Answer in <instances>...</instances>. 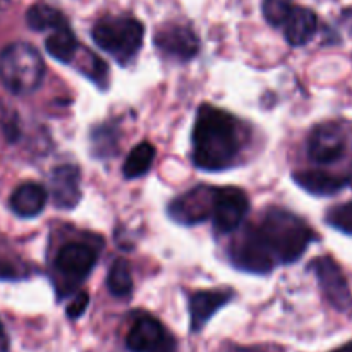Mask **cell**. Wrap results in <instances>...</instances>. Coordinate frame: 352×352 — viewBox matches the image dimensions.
Listing matches in <instances>:
<instances>
[{
    "mask_svg": "<svg viewBox=\"0 0 352 352\" xmlns=\"http://www.w3.org/2000/svg\"><path fill=\"white\" fill-rule=\"evenodd\" d=\"M296 184L301 186L305 191L318 196L336 195L346 186V181L342 177L329 174L323 170H302L294 174Z\"/></svg>",
    "mask_w": 352,
    "mask_h": 352,
    "instance_id": "17",
    "label": "cell"
},
{
    "mask_svg": "<svg viewBox=\"0 0 352 352\" xmlns=\"http://www.w3.org/2000/svg\"><path fill=\"white\" fill-rule=\"evenodd\" d=\"M91 38L96 47L112 55L119 64L127 65L140 52L144 28L129 16H105L93 26Z\"/></svg>",
    "mask_w": 352,
    "mask_h": 352,
    "instance_id": "4",
    "label": "cell"
},
{
    "mask_svg": "<svg viewBox=\"0 0 352 352\" xmlns=\"http://www.w3.org/2000/svg\"><path fill=\"white\" fill-rule=\"evenodd\" d=\"M0 336H2V325H0Z\"/></svg>",
    "mask_w": 352,
    "mask_h": 352,
    "instance_id": "29",
    "label": "cell"
},
{
    "mask_svg": "<svg viewBox=\"0 0 352 352\" xmlns=\"http://www.w3.org/2000/svg\"><path fill=\"white\" fill-rule=\"evenodd\" d=\"M241 151L236 120L226 110L201 105L192 127V162L206 172L232 167Z\"/></svg>",
    "mask_w": 352,
    "mask_h": 352,
    "instance_id": "1",
    "label": "cell"
},
{
    "mask_svg": "<svg viewBox=\"0 0 352 352\" xmlns=\"http://www.w3.org/2000/svg\"><path fill=\"white\" fill-rule=\"evenodd\" d=\"M52 198L57 208L72 210L81 201V172L76 165L62 164L52 170Z\"/></svg>",
    "mask_w": 352,
    "mask_h": 352,
    "instance_id": "11",
    "label": "cell"
},
{
    "mask_svg": "<svg viewBox=\"0 0 352 352\" xmlns=\"http://www.w3.org/2000/svg\"><path fill=\"white\" fill-rule=\"evenodd\" d=\"M155 45L162 54L177 60H191L199 50V40L195 31L184 24L170 23L162 26L155 34Z\"/></svg>",
    "mask_w": 352,
    "mask_h": 352,
    "instance_id": "9",
    "label": "cell"
},
{
    "mask_svg": "<svg viewBox=\"0 0 352 352\" xmlns=\"http://www.w3.org/2000/svg\"><path fill=\"white\" fill-rule=\"evenodd\" d=\"M45 62L40 52L26 41L10 43L0 52V79L14 95H30L40 88Z\"/></svg>",
    "mask_w": 352,
    "mask_h": 352,
    "instance_id": "3",
    "label": "cell"
},
{
    "mask_svg": "<svg viewBox=\"0 0 352 352\" xmlns=\"http://www.w3.org/2000/svg\"><path fill=\"white\" fill-rule=\"evenodd\" d=\"M47 189L38 182H24L10 196V210L17 217L33 219L43 212L47 205Z\"/></svg>",
    "mask_w": 352,
    "mask_h": 352,
    "instance_id": "15",
    "label": "cell"
},
{
    "mask_svg": "<svg viewBox=\"0 0 352 352\" xmlns=\"http://www.w3.org/2000/svg\"><path fill=\"white\" fill-rule=\"evenodd\" d=\"M316 14L306 7H294L289 14L287 21L284 23L285 40L292 47H301L306 45L316 33Z\"/></svg>",
    "mask_w": 352,
    "mask_h": 352,
    "instance_id": "16",
    "label": "cell"
},
{
    "mask_svg": "<svg viewBox=\"0 0 352 352\" xmlns=\"http://www.w3.org/2000/svg\"><path fill=\"white\" fill-rule=\"evenodd\" d=\"M155 146L148 141H143V143L136 144V146L131 150V153L127 155L126 164L122 167V174L126 179H138L143 177L148 170L151 168L155 160Z\"/></svg>",
    "mask_w": 352,
    "mask_h": 352,
    "instance_id": "20",
    "label": "cell"
},
{
    "mask_svg": "<svg viewBox=\"0 0 352 352\" xmlns=\"http://www.w3.org/2000/svg\"><path fill=\"white\" fill-rule=\"evenodd\" d=\"M250 210L248 196L239 188H219L213 198V227L217 232H234Z\"/></svg>",
    "mask_w": 352,
    "mask_h": 352,
    "instance_id": "6",
    "label": "cell"
},
{
    "mask_svg": "<svg viewBox=\"0 0 352 352\" xmlns=\"http://www.w3.org/2000/svg\"><path fill=\"white\" fill-rule=\"evenodd\" d=\"M107 287L110 294L120 299H126L133 294V274L126 260L113 261L109 270V277H107Z\"/></svg>",
    "mask_w": 352,
    "mask_h": 352,
    "instance_id": "21",
    "label": "cell"
},
{
    "mask_svg": "<svg viewBox=\"0 0 352 352\" xmlns=\"http://www.w3.org/2000/svg\"><path fill=\"white\" fill-rule=\"evenodd\" d=\"M45 48L55 60L62 62V64H71L78 55L79 45L71 26L65 24V26L52 31V34L45 41Z\"/></svg>",
    "mask_w": 352,
    "mask_h": 352,
    "instance_id": "18",
    "label": "cell"
},
{
    "mask_svg": "<svg viewBox=\"0 0 352 352\" xmlns=\"http://www.w3.org/2000/svg\"><path fill=\"white\" fill-rule=\"evenodd\" d=\"M26 23L31 30L34 31H45V30H58V28L65 26L67 19L64 14L55 7L48 6V3L38 2L31 6L26 12Z\"/></svg>",
    "mask_w": 352,
    "mask_h": 352,
    "instance_id": "19",
    "label": "cell"
},
{
    "mask_svg": "<svg viewBox=\"0 0 352 352\" xmlns=\"http://www.w3.org/2000/svg\"><path fill=\"white\" fill-rule=\"evenodd\" d=\"M346 138L337 124H320L308 140V155L316 164H332L344 155Z\"/></svg>",
    "mask_w": 352,
    "mask_h": 352,
    "instance_id": "10",
    "label": "cell"
},
{
    "mask_svg": "<svg viewBox=\"0 0 352 352\" xmlns=\"http://www.w3.org/2000/svg\"><path fill=\"white\" fill-rule=\"evenodd\" d=\"M96 265V253L91 246L79 243L65 244L55 258V267L62 275L69 278H81L88 277L89 272Z\"/></svg>",
    "mask_w": 352,
    "mask_h": 352,
    "instance_id": "12",
    "label": "cell"
},
{
    "mask_svg": "<svg viewBox=\"0 0 352 352\" xmlns=\"http://www.w3.org/2000/svg\"><path fill=\"white\" fill-rule=\"evenodd\" d=\"M7 2V0H0V6H2V3H6Z\"/></svg>",
    "mask_w": 352,
    "mask_h": 352,
    "instance_id": "28",
    "label": "cell"
},
{
    "mask_svg": "<svg viewBox=\"0 0 352 352\" xmlns=\"http://www.w3.org/2000/svg\"><path fill=\"white\" fill-rule=\"evenodd\" d=\"M327 223L333 229L340 230L344 234L352 236V201L344 203V205L333 206L327 213Z\"/></svg>",
    "mask_w": 352,
    "mask_h": 352,
    "instance_id": "23",
    "label": "cell"
},
{
    "mask_svg": "<svg viewBox=\"0 0 352 352\" xmlns=\"http://www.w3.org/2000/svg\"><path fill=\"white\" fill-rule=\"evenodd\" d=\"M230 261L250 274H270L277 267L274 253L265 243L258 227H250L230 248Z\"/></svg>",
    "mask_w": 352,
    "mask_h": 352,
    "instance_id": "5",
    "label": "cell"
},
{
    "mask_svg": "<svg viewBox=\"0 0 352 352\" xmlns=\"http://www.w3.org/2000/svg\"><path fill=\"white\" fill-rule=\"evenodd\" d=\"M256 227L277 263L282 265L298 261L315 239V234L305 220L277 206L268 208L261 223Z\"/></svg>",
    "mask_w": 352,
    "mask_h": 352,
    "instance_id": "2",
    "label": "cell"
},
{
    "mask_svg": "<svg viewBox=\"0 0 352 352\" xmlns=\"http://www.w3.org/2000/svg\"><path fill=\"white\" fill-rule=\"evenodd\" d=\"M261 9H263V16L267 23L278 28L284 26L294 6H292V0H263Z\"/></svg>",
    "mask_w": 352,
    "mask_h": 352,
    "instance_id": "22",
    "label": "cell"
},
{
    "mask_svg": "<svg viewBox=\"0 0 352 352\" xmlns=\"http://www.w3.org/2000/svg\"><path fill=\"white\" fill-rule=\"evenodd\" d=\"M165 344V329L153 316H140L134 322L126 339V346L131 352H157Z\"/></svg>",
    "mask_w": 352,
    "mask_h": 352,
    "instance_id": "13",
    "label": "cell"
},
{
    "mask_svg": "<svg viewBox=\"0 0 352 352\" xmlns=\"http://www.w3.org/2000/svg\"><path fill=\"white\" fill-rule=\"evenodd\" d=\"M232 298L230 291H198L189 298V327L192 332H199L220 308Z\"/></svg>",
    "mask_w": 352,
    "mask_h": 352,
    "instance_id": "14",
    "label": "cell"
},
{
    "mask_svg": "<svg viewBox=\"0 0 352 352\" xmlns=\"http://www.w3.org/2000/svg\"><path fill=\"white\" fill-rule=\"evenodd\" d=\"M213 198H215V189H192L170 203L168 215L175 222L184 223V226L205 222L213 215Z\"/></svg>",
    "mask_w": 352,
    "mask_h": 352,
    "instance_id": "8",
    "label": "cell"
},
{
    "mask_svg": "<svg viewBox=\"0 0 352 352\" xmlns=\"http://www.w3.org/2000/svg\"><path fill=\"white\" fill-rule=\"evenodd\" d=\"M117 136L109 126L98 127L93 133V143H95V150L98 157H109L113 150H116Z\"/></svg>",
    "mask_w": 352,
    "mask_h": 352,
    "instance_id": "25",
    "label": "cell"
},
{
    "mask_svg": "<svg viewBox=\"0 0 352 352\" xmlns=\"http://www.w3.org/2000/svg\"><path fill=\"white\" fill-rule=\"evenodd\" d=\"M339 352H352V346H349V347H344L342 351H339Z\"/></svg>",
    "mask_w": 352,
    "mask_h": 352,
    "instance_id": "27",
    "label": "cell"
},
{
    "mask_svg": "<svg viewBox=\"0 0 352 352\" xmlns=\"http://www.w3.org/2000/svg\"><path fill=\"white\" fill-rule=\"evenodd\" d=\"M313 270L330 305L339 311H347L352 306V296L339 265L330 256H322L313 263Z\"/></svg>",
    "mask_w": 352,
    "mask_h": 352,
    "instance_id": "7",
    "label": "cell"
},
{
    "mask_svg": "<svg viewBox=\"0 0 352 352\" xmlns=\"http://www.w3.org/2000/svg\"><path fill=\"white\" fill-rule=\"evenodd\" d=\"M0 134L9 143H16L19 140V117L7 105L0 103Z\"/></svg>",
    "mask_w": 352,
    "mask_h": 352,
    "instance_id": "24",
    "label": "cell"
},
{
    "mask_svg": "<svg viewBox=\"0 0 352 352\" xmlns=\"http://www.w3.org/2000/svg\"><path fill=\"white\" fill-rule=\"evenodd\" d=\"M89 305V296L86 292H79L74 299L67 305L65 308V315L69 316L71 320H78L85 315V311L88 309Z\"/></svg>",
    "mask_w": 352,
    "mask_h": 352,
    "instance_id": "26",
    "label": "cell"
}]
</instances>
